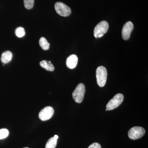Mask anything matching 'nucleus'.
<instances>
[{
    "instance_id": "dca6fc26",
    "label": "nucleus",
    "mask_w": 148,
    "mask_h": 148,
    "mask_svg": "<svg viewBox=\"0 0 148 148\" xmlns=\"http://www.w3.org/2000/svg\"><path fill=\"white\" fill-rule=\"evenodd\" d=\"M9 135V131L6 129L0 130V140L6 138Z\"/></svg>"
},
{
    "instance_id": "9b49d317",
    "label": "nucleus",
    "mask_w": 148,
    "mask_h": 148,
    "mask_svg": "<svg viewBox=\"0 0 148 148\" xmlns=\"http://www.w3.org/2000/svg\"><path fill=\"white\" fill-rule=\"evenodd\" d=\"M40 64L42 68L45 69L47 71H53L54 70V66L50 61L43 60L40 62Z\"/></svg>"
},
{
    "instance_id": "423d86ee",
    "label": "nucleus",
    "mask_w": 148,
    "mask_h": 148,
    "mask_svg": "<svg viewBox=\"0 0 148 148\" xmlns=\"http://www.w3.org/2000/svg\"><path fill=\"white\" fill-rule=\"evenodd\" d=\"M55 9L56 12L63 16H68L71 13V9L64 3L58 2L56 3Z\"/></svg>"
},
{
    "instance_id": "0eeeda50",
    "label": "nucleus",
    "mask_w": 148,
    "mask_h": 148,
    "mask_svg": "<svg viewBox=\"0 0 148 148\" xmlns=\"http://www.w3.org/2000/svg\"><path fill=\"white\" fill-rule=\"evenodd\" d=\"M54 114L53 108L50 106H47L42 109L39 114V117L41 120L46 121L50 119Z\"/></svg>"
},
{
    "instance_id": "6ab92c4d",
    "label": "nucleus",
    "mask_w": 148,
    "mask_h": 148,
    "mask_svg": "<svg viewBox=\"0 0 148 148\" xmlns=\"http://www.w3.org/2000/svg\"><path fill=\"white\" fill-rule=\"evenodd\" d=\"M106 111H108V110H107V109H106Z\"/></svg>"
},
{
    "instance_id": "7ed1b4c3",
    "label": "nucleus",
    "mask_w": 148,
    "mask_h": 148,
    "mask_svg": "<svg viewBox=\"0 0 148 148\" xmlns=\"http://www.w3.org/2000/svg\"><path fill=\"white\" fill-rule=\"evenodd\" d=\"M109 29V24L107 21H103L98 23L93 31V34L95 38L103 37L107 33Z\"/></svg>"
},
{
    "instance_id": "39448f33",
    "label": "nucleus",
    "mask_w": 148,
    "mask_h": 148,
    "mask_svg": "<svg viewBox=\"0 0 148 148\" xmlns=\"http://www.w3.org/2000/svg\"><path fill=\"white\" fill-rule=\"evenodd\" d=\"M145 130L143 127L135 126L130 129L128 135L130 139L133 140H138L141 138L145 135Z\"/></svg>"
},
{
    "instance_id": "1a4fd4ad",
    "label": "nucleus",
    "mask_w": 148,
    "mask_h": 148,
    "mask_svg": "<svg viewBox=\"0 0 148 148\" xmlns=\"http://www.w3.org/2000/svg\"><path fill=\"white\" fill-rule=\"evenodd\" d=\"M78 58L77 56L72 54L67 58L66 60V66L70 69H74L77 64Z\"/></svg>"
},
{
    "instance_id": "20e7f679",
    "label": "nucleus",
    "mask_w": 148,
    "mask_h": 148,
    "mask_svg": "<svg viewBox=\"0 0 148 148\" xmlns=\"http://www.w3.org/2000/svg\"><path fill=\"white\" fill-rule=\"evenodd\" d=\"M124 99V96L121 93H118L109 101L106 106L108 110H112L121 105Z\"/></svg>"
},
{
    "instance_id": "2eb2a0df",
    "label": "nucleus",
    "mask_w": 148,
    "mask_h": 148,
    "mask_svg": "<svg viewBox=\"0 0 148 148\" xmlns=\"http://www.w3.org/2000/svg\"><path fill=\"white\" fill-rule=\"evenodd\" d=\"M24 6L27 9L33 8L34 4V0H24Z\"/></svg>"
},
{
    "instance_id": "f257e3e1",
    "label": "nucleus",
    "mask_w": 148,
    "mask_h": 148,
    "mask_svg": "<svg viewBox=\"0 0 148 148\" xmlns=\"http://www.w3.org/2000/svg\"><path fill=\"white\" fill-rule=\"evenodd\" d=\"M96 76L98 86L101 87L105 86L108 76V73L106 68L103 66L98 67L96 70Z\"/></svg>"
},
{
    "instance_id": "6e6552de",
    "label": "nucleus",
    "mask_w": 148,
    "mask_h": 148,
    "mask_svg": "<svg viewBox=\"0 0 148 148\" xmlns=\"http://www.w3.org/2000/svg\"><path fill=\"white\" fill-rule=\"evenodd\" d=\"M133 28L134 26L131 21H128L124 24L122 31V36L123 40L129 39Z\"/></svg>"
},
{
    "instance_id": "f8f14e48",
    "label": "nucleus",
    "mask_w": 148,
    "mask_h": 148,
    "mask_svg": "<svg viewBox=\"0 0 148 148\" xmlns=\"http://www.w3.org/2000/svg\"><path fill=\"white\" fill-rule=\"evenodd\" d=\"M39 45L44 50H47L49 48L50 44L48 42L47 40L44 37H42L40 38Z\"/></svg>"
},
{
    "instance_id": "9d476101",
    "label": "nucleus",
    "mask_w": 148,
    "mask_h": 148,
    "mask_svg": "<svg viewBox=\"0 0 148 148\" xmlns=\"http://www.w3.org/2000/svg\"><path fill=\"white\" fill-rule=\"evenodd\" d=\"M12 58V53L10 51H5L2 54L1 61L3 64H7L11 61Z\"/></svg>"
},
{
    "instance_id": "aec40b11",
    "label": "nucleus",
    "mask_w": 148,
    "mask_h": 148,
    "mask_svg": "<svg viewBox=\"0 0 148 148\" xmlns=\"http://www.w3.org/2000/svg\"><path fill=\"white\" fill-rule=\"evenodd\" d=\"M28 148V147H25V148Z\"/></svg>"
},
{
    "instance_id": "f3484780",
    "label": "nucleus",
    "mask_w": 148,
    "mask_h": 148,
    "mask_svg": "<svg viewBox=\"0 0 148 148\" xmlns=\"http://www.w3.org/2000/svg\"><path fill=\"white\" fill-rule=\"evenodd\" d=\"M88 148H102L101 145L98 143H92L89 146Z\"/></svg>"
},
{
    "instance_id": "f03ea898",
    "label": "nucleus",
    "mask_w": 148,
    "mask_h": 148,
    "mask_svg": "<svg viewBox=\"0 0 148 148\" xmlns=\"http://www.w3.org/2000/svg\"><path fill=\"white\" fill-rule=\"evenodd\" d=\"M85 90V86L83 84H79L77 86L72 94L73 98L76 103H80L83 101Z\"/></svg>"
},
{
    "instance_id": "ddd939ff",
    "label": "nucleus",
    "mask_w": 148,
    "mask_h": 148,
    "mask_svg": "<svg viewBox=\"0 0 148 148\" xmlns=\"http://www.w3.org/2000/svg\"><path fill=\"white\" fill-rule=\"evenodd\" d=\"M57 139L54 137L50 138L46 144L45 148H55L57 145Z\"/></svg>"
},
{
    "instance_id": "a211bd4d",
    "label": "nucleus",
    "mask_w": 148,
    "mask_h": 148,
    "mask_svg": "<svg viewBox=\"0 0 148 148\" xmlns=\"http://www.w3.org/2000/svg\"><path fill=\"white\" fill-rule=\"evenodd\" d=\"M54 138H56V139H58V135H54Z\"/></svg>"
},
{
    "instance_id": "4468645a",
    "label": "nucleus",
    "mask_w": 148,
    "mask_h": 148,
    "mask_svg": "<svg viewBox=\"0 0 148 148\" xmlns=\"http://www.w3.org/2000/svg\"><path fill=\"white\" fill-rule=\"evenodd\" d=\"M15 34L18 38H21L25 36V31L24 28L22 27H18L16 28L15 31Z\"/></svg>"
}]
</instances>
